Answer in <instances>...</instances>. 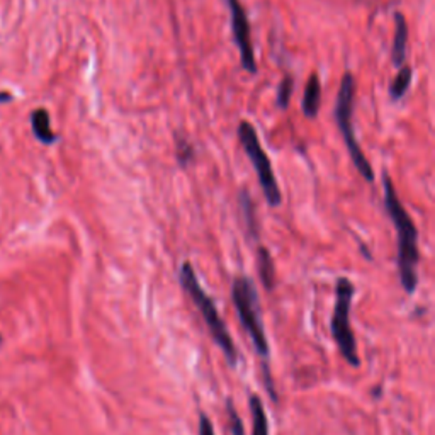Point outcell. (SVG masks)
<instances>
[{"label":"cell","mask_w":435,"mask_h":435,"mask_svg":"<svg viewBox=\"0 0 435 435\" xmlns=\"http://www.w3.org/2000/svg\"><path fill=\"white\" fill-rule=\"evenodd\" d=\"M226 415H228V424H230L231 435H245L243 422L240 419L238 412H236L235 404L231 400H226Z\"/></svg>","instance_id":"16"},{"label":"cell","mask_w":435,"mask_h":435,"mask_svg":"<svg viewBox=\"0 0 435 435\" xmlns=\"http://www.w3.org/2000/svg\"><path fill=\"white\" fill-rule=\"evenodd\" d=\"M192 146L187 141H182L179 138L177 143V160L180 162V165H187V162H191L192 158Z\"/></svg>","instance_id":"17"},{"label":"cell","mask_w":435,"mask_h":435,"mask_svg":"<svg viewBox=\"0 0 435 435\" xmlns=\"http://www.w3.org/2000/svg\"><path fill=\"white\" fill-rule=\"evenodd\" d=\"M292 89H294V80H292L291 75H286L281 80V85L277 89V97H275L279 109H287L292 96Z\"/></svg>","instance_id":"15"},{"label":"cell","mask_w":435,"mask_h":435,"mask_svg":"<svg viewBox=\"0 0 435 435\" xmlns=\"http://www.w3.org/2000/svg\"><path fill=\"white\" fill-rule=\"evenodd\" d=\"M356 294V286L348 277H338L335 284V307L334 316L330 321V330L337 343L340 356L347 360L352 368H359L360 359L357 354L356 335L351 326V308Z\"/></svg>","instance_id":"5"},{"label":"cell","mask_w":435,"mask_h":435,"mask_svg":"<svg viewBox=\"0 0 435 435\" xmlns=\"http://www.w3.org/2000/svg\"><path fill=\"white\" fill-rule=\"evenodd\" d=\"M412 75L413 70L410 65H403V67H400L398 75L395 77V80L391 82L390 85V97L393 99V101H400V99L404 97V94H407L408 89H410Z\"/></svg>","instance_id":"13"},{"label":"cell","mask_w":435,"mask_h":435,"mask_svg":"<svg viewBox=\"0 0 435 435\" xmlns=\"http://www.w3.org/2000/svg\"><path fill=\"white\" fill-rule=\"evenodd\" d=\"M199 435H214L213 424L206 413H199Z\"/></svg>","instance_id":"18"},{"label":"cell","mask_w":435,"mask_h":435,"mask_svg":"<svg viewBox=\"0 0 435 435\" xmlns=\"http://www.w3.org/2000/svg\"><path fill=\"white\" fill-rule=\"evenodd\" d=\"M240 206H242V214L245 219V226H247L248 235L252 238L258 236V225H257V216H255V208H253V202L250 199L248 192L242 191L240 194Z\"/></svg>","instance_id":"14"},{"label":"cell","mask_w":435,"mask_h":435,"mask_svg":"<svg viewBox=\"0 0 435 435\" xmlns=\"http://www.w3.org/2000/svg\"><path fill=\"white\" fill-rule=\"evenodd\" d=\"M31 123H33V131H34V135H36L38 140L43 141V143H46V145L53 143L55 133H53V129H51L48 111L43 109V107L34 111V113L31 114Z\"/></svg>","instance_id":"12"},{"label":"cell","mask_w":435,"mask_h":435,"mask_svg":"<svg viewBox=\"0 0 435 435\" xmlns=\"http://www.w3.org/2000/svg\"><path fill=\"white\" fill-rule=\"evenodd\" d=\"M238 140L240 143H242L245 153L248 155L253 169L257 172L258 184H260L262 191H264L267 202H269V206H272V208H277L282 202V194L281 189H279L277 179H275L274 175L272 163L269 160V155L262 148L255 128L248 121H245V119L238 124Z\"/></svg>","instance_id":"6"},{"label":"cell","mask_w":435,"mask_h":435,"mask_svg":"<svg viewBox=\"0 0 435 435\" xmlns=\"http://www.w3.org/2000/svg\"><path fill=\"white\" fill-rule=\"evenodd\" d=\"M179 281L182 290L187 292V296L191 298V301L196 304V308L199 309L202 320H204L206 326H208L211 337H213L214 343L221 348L223 354H225L228 364L231 368H235L236 363H238V351H236L233 337L226 329V323L223 321V318L219 316L216 304L211 296L202 290V286L199 284V279H197L196 270L191 262H184L182 267H180L179 272Z\"/></svg>","instance_id":"2"},{"label":"cell","mask_w":435,"mask_h":435,"mask_svg":"<svg viewBox=\"0 0 435 435\" xmlns=\"http://www.w3.org/2000/svg\"><path fill=\"white\" fill-rule=\"evenodd\" d=\"M11 99H12L11 94H7V92L0 94V102H7V101H11Z\"/></svg>","instance_id":"19"},{"label":"cell","mask_w":435,"mask_h":435,"mask_svg":"<svg viewBox=\"0 0 435 435\" xmlns=\"http://www.w3.org/2000/svg\"><path fill=\"white\" fill-rule=\"evenodd\" d=\"M382 184H385L386 211L398 233V258L396 260H398L400 281H402L404 292L412 294L419 286V230L400 201L393 180L387 174L382 175Z\"/></svg>","instance_id":"1"},{"label":"cell","mask_w":435,"mask_h":435,"mask_svg":"<svg viewBox=\"0 0 435 435\" xmlns=\"http://www.w3.org/2000/svg\"><path fill=\"white\" fill-rule=\"evenodd\" d=\"M248 407L252 413V435H269V419L260 396L250 395Z\"/></svg>","instance_id":"11"},{"label":"cell","mask_w":435,"mask_h":435,"mask_svg":"<svg viewBox=\"0 0 435 435\" xmlns=\"http://www.w3.org/2000/svg\"><path fill=\"white\" fill-rule=\"evenodd\" d=\"M354 101H356V79L351 72L343 75L342 82H340L338 94H337V104H335V119H337V126L342 133L343 141L351 153L352 163L363 177L368 182L374 180V170L369 163L368 157H365L363 150H360L359 143L356 140L354 124H352V116H354Z\"/></svg>","instance_id":"4"},{"label":"cell","mask_w":435,"mask_h":435,"mask_svg":"<svg viewBox=\"0 0 435 435\" xmlns=\"http://www.w3.org/2000/svg\"><path fill=\"white\" fill-rule=\"evenodd\" d=\"M321 104V84L318 73H312L307 82V87H304V96H303V104L301 109L307 118H316L318 111H320Z\"/></svg>","instance_id":"9"},{"label":"cell","mask_w":435,"mask_h":435,"mask_svg":"<svg viewBox=\"0 0 435 435\" xmlns=\"http://www.w3.org/2000/svg\"><path fill=\"white\" fill-rule=\"evenodd\" d=\"M228 7H230L231 16V29H233V40L240 50V60H242V67L248 73H257V62L255 53H253L252 45V33H250V23L247 12L240 0H226Z\"/></svg>","instance_id":"7"},{"label":"cell","mask_w":435,"mask_h":435,"mask_svg":"<svg viewBox=\"0 0 435 435\" xmlns=\"http://www.w3.org/2000/svg\"><path fill=\"white\" fill-rule=\"evenodd\" d=\"M257 270L262 286L267 291H272L275 286V267L272 255L265 247H258L257 250Z\"/></svg>","instance_id":"10"},{"label":"cell","mask_w":435,"mask_h":435,"mask_svg":"<svg viewBox=\"0 0 435 435\" xmlns=\"http://www.w3.org/2000/svg\"><path fill=\"white\" fill-rule=\"evenodd\" d=\"M407 46H408V23L402 12L395 14V36H393V58L395 67H403L407 62Z\"/></svg>","instance_id":"8"},{"label":"cell","mask_w":435,"mask_h":435,"mask_svg":"<svg viewBox=\"0 0 435 435\" xmlns=\"http://www.w3.org/2000/svg\"><path fill=\"white\" fill-rule=\"evenodd\" d=\"M231 299L238 313L240 323L252 338L257 354L267 359L270 354V347L267 342L264 321H262L260 299H258L257 287L252 279L247 275L235 277L231 282Z\"/></svg>","instance_id":"3"}]
</instances>
